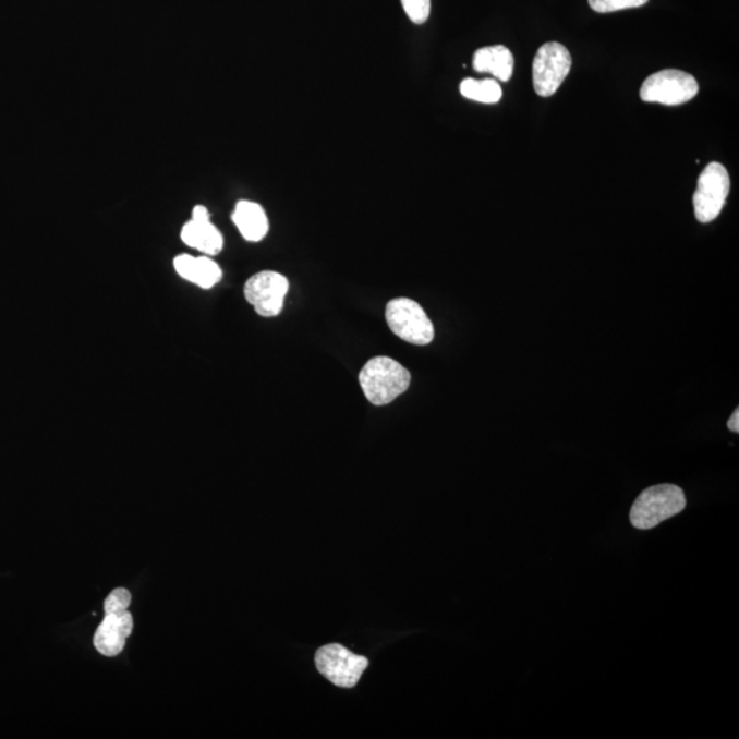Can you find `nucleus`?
Returning a JSON list of instances; mask_svg holds the SVG:
<instances>
[{"label": "nucleus", "instance_id": "a211bd4d", "mask_svg": "<svg viewBox=\"0 0 739 739\" xmlns=\"http://www.w3.org/2000/svg\"><path fill=\"white\" fill-rule=\"evenodd\" d=\"M194 221L197 222H208L211 221L210 219V213H208L207 207L205 206H196L194 210H192V218Z\"/></svg>", "mask_w": 739, "mask_h": 739}, {"label": "nucleus", "instance_id": "dca6fc26", "mask_svg": "<svg viewBox=\"0 0 739 739\" xmlns=\"http://www.w3.org/2000/svg\"><path fill=\"white\" fill-rule=\"evenodd\" d=\"M407 17L416 25L425 24L432 12V0H401Z\"/></svg>", "mask_w": 739, "mask_h": 739}, {"label": "nucleus", "instance_id": "f257e3e1", "mask_svg": "<svg viewBox=\"0 0 739 739\" xmlns=\"http://www.w3.org/2000/svg\"><path fill=\"white\" fill-rule=\"evenodd\" d=\"M359 384L370 403L387 405L407 392L411 374L403 364L388 356L370 359L359 374Z\"/></svg>", "mask_w": 739, "mask_h": 739}, {"label": "nucleus", "instance_id": "1a4fd4ad", "mask_svg": "<svg viewBox=\"0 0 739 739\" xmlns=\"http://www.w3.org/2000/svg\"><path fill=\"white\" fill-rule=\"evenodd\" d=\"M133 618L128 610L120 614H107L96 630L94 645L101 655L114 657L125 647L128 637L132 634Z\"/></svg>", "mask_w": 739, "mask_h": 739}, {"label": "nucleus", "instance_id": "ddd939ff", "mask_svg": "<svg viewBox=\"0 0 739 739\" xmlns=\"http://www.w3.org/2000/svg\"><path fill=\"white\" fill-rule=\"evenodd\" d=\"M513 56L505 46L484 47L476 50L473 68L478 73H490L493 77L507 83L513 73Z\"/></svg>", "mask_w": 739, "mask_h": 739}, {"label": "nucleus", "instance_id": "f3484780", "mask_svg": "<svg viewBox=\"0 0 739 739\" xmlns=\"http://www.w3.org/2000/svg\"><path fill=\"white\" fill-rule=\"evenodd\" d=\"M132 602L131 593L126 589H116L110 596L105 599V614L125 613Z\"/></svg>", "mask_w": 739, "mask_h": 739}, {"label": "nucleus", "instance_id": "9b49d317", "mask_svg": "<svg viewBox=\"0 0 739 739\" xmlns=\"http://www.w3.org/2000/svg\"><path fill=\"white\" fill-rule=\"evenodd\" d=\"M232 221L246 241L258 243L269 233V218L258 203L240 201L234 207Z\"/></svg>", "mask_w": 739, "mask_h": 739}, {"label": "nucleus", "instance_id": "20e7f679", "mask_svg": "<svg viewBox=\"0 0 739 739\" xmlns=\"http://www.w3.org/2000/svg\"><path fill=\"white\" fill-rule=\"evenodd\" d=\"M699 83L692 74L675 69L657 72L642 84L640 96L646 104L678 106L695 98Z\"/></svg>", "mask_w": 739, "mask_h": 739}, {"label": "nucleus", "instance_id": "4468645a", "mask_svg": "<svg viewBox=\"0 0 739 739\" xmlns=\"http://www.w3.org/2000/svg\"><path fill=\"white\" fill-rule=\"evenodd\" d=\"M460 94L463 98L480 101V104L495 105L500 101L502 89L496 80L464 78L460 83Z\"/></svg>", "mask_w": 739, "mask_h": 739}, {"label": "nucleus", "instance_id": "f03ea898", "mask_svg": "<svg viewBox=\"0 0 739 739\" xmlns=\"http://www.w3.org/2000/svg\"><path fill=\"white\" fill-rule=\"evenodd\" d=\"M685 507L687 496L681 487L673 484L647 487L631 507L630 521L635 529L650 530L678 516Z\"/></svg>", "mask_w": 739, "mask_h": 739}, {"label": "nucleus", "instance_id": "7ed1b4c3", "mask_svg": "<svg viewBox=\"0 0 739 739\" xmlns=\"http://www.w3.org/2000/svg\"><path fill=\"white\" fill-rule=\"evenodd\" d=\"M389 329L401 340L414 346H427L435 339V326L425 310L414 300H390L385 312Z\"/></svg>", "mask_w": 739, "mask_h": 739}, {"label": "nucleus", "instance_id": "9d476101", "mask_svg": "<svg viewBox=\"0 0 739 739\" xmlns=\"http://www.w3.org/2000/svg\"><path fill=\"white\" fill-rule=\"evenodd\" d=\"M177 275L203 289L216 287L222 278L221 267L210 256L195 258L190 254H181L174 258Z\"/></svg>", "mask_w": 739, "mask_h": 739}, {"label": "nucleus", "instance_id": "423d86ee", "mask_svg": "<svg viewBox=\"0 0 739 739\" xmlns=\"http://www.w3.org/2000/svg\"><path fill=\"white\" fill-rule=\"evenodd\" d=\"M730 192V175L725 166L711 162L699 177L698 191L694 192L693 206L698 221H715L726 205Z\"/></svg>", "mask_w": 739, "mask_h": 739}, {"label": "nucleus", "instance_id": "6e6552de", "mask_svg": "<svg viewBox=\"0 0 739 739\" xmlns=\"http://www.w3.org/2000/svg\"><path fill=\"white\" fill-rule=\"evenodd\" d=\"M288 289L286 276L266 270L249 278L244 286V296L261 317H277L282 312Z\"/></svg>", "mask_w": 739, "mask_h": 739}, {"label": "nucleus", "instance_id": "f8f14e48", "mask_svg": "<svg viewBox=\"0 0 739 739\" xmlns=\"http://www.w3.org/2000/svg\"><path fill=\"white\" fill-rule=\"evenodd\" d=\"M181 240L206 256H216L223 249V235L211 221L197 222L191 219L181 229Z\"/></svg>", "mask_w": 739, "mask_h": 739}, {"label": "nucleus", "instance_id": "0eeeda50", "mask_svg": "<svg viewBox=\"0 0 739 739\" xmlns=\"http://www.w3.org/2000/svg\"><path fill=\"white\" fill-rule=\"evenodd\" d=\"M318 671L336 687L352 689L368 667L367 657L355 655L340 644L320 647L315 655Z\"/></svg>", "mask_w": 739, "mask_h": 739}, {"label": "nucleus", "instance_id": "39448f33", "mask_svg": "<svg viewBox=\"0 0 739 739\" xmlns=\"http://www.w3.org/2000/svg\"><path fill=\"white\" fill-rule=\"evenodd\" d=\"M571 53L558 41L541 46L533 61L534 90L548 98L560 88L571 71Z\"/></svg>", "mask_w": 739, "mask_h": 739}, {"label": "nucleus", "instance_id": "6ab92c4d", "mask_svg": "<svg viewBox=\"0 0 739 739\" xmlns=\"http://www.w3.org/2000/svg\"><path fill=\"white\" fill-rule=\"evenodd\" d=\"M727 427L734 433H739V410L734 411L730 420L727 422Z\"/></svg>", "mask_w": 739, "mask_h": 739}, {"label": "nucleus", "instance_id": "2eb2a0df", "mask_svg": "<svg viewBox=\"0 0 739 739\" xmlns=\"http://www.w3.org/2000/svg\"><path fill=\"white\" fill-rule=\"evenodd\" d=\"M650 0H589V7L597 13H614L620 10L644 7Z\"/></svg>", "mask_w": 739, "mask_h": 739}]
</instances>
